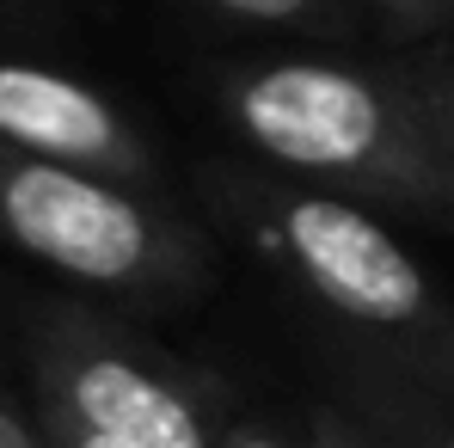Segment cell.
Masks as SVG:
<instances>
[{"instance_id": "cell-2", "label": "cell", "mask_w": 454, "mask_h": 448, "mask_svg": "<svg viewBox=\"0 0 454 448\" xmlns=\"http://www.w3.org/2000/svg\"><path fill=\"white\" fill-rule=\"evenodd\" d=\"M233 123L289 172L363 185L411 203L454 197V166L375 80L325 62H277L233 86Z\"/></svg>"}, {"instance_id": "cell-5", "label": "cell", "mask_w": 454, "mask_h": 448, "mask_svg": "<svg viewBox=\"0 0 454 448\" xmlns=\"http://www.w3.org/2000/svg\"><path fill=\"white\" fill-rule=\"evenodd\" d=\"M0 142L37 160H62L86 172H136V142L123 117L80 80L31 62H0Z\"/></svg>"}, {"instance_id": "cell-1", "label": "cell", "mask_w": 454, "mask_h": 448, "mask_svg": "<svg viewBox=\"0 0 454 448\" xmlns=\"http://www.w3.org/2000/svg\"><path fill=\"white\" fill-rule=\"evenodd\" d=\"M270 252L301 283V295L350 332V357L454 387V313L430 289L424 264L350 197H277Z\"/></svg>"}, {"instance_id": "cell-3", "label": "cell", "mask_w": 454, "mask_h": 448, "mask_svg": "<svg viewBox=\"0 0 454 448\" xmlns=\"http://www.w3.org/2000/svg\"><path fill=\"white\" fill-rule=\"evenodd\" d=\"M0 227L31 258L98 289H197L203 277L197 246L123 185L19 148L0 153Z\"/></svg>"}, {"instance_id": "cell-12", "label": "cell", "mask_w": 454, "mask_h": 448, "mask_svg": "<svg viewBox=\"0 0 454 448\" xmlns=\"http://www.w3.org/2000/svg\"><path fill=\"white\" fill-rule=\"evenodd\" d=\"M442 153H449V148H442ZM449 166H454V153H449Z\"/></svg>"}, {"instance_id": "cell-9", "label": "cell", "mask_w": 454, "mask_h": 448, "mask_svg": "<svg viewBox=\"0 0 454 448\" xmlns=\"http://www.w3.org/2000/svg\"><path fill=\"white\" fill-rule=\"evenodd\" d=\"M209 6H222V12H233V19H295V12H307L313 0H209Z\"/></svg>"}, {"instance_id": "cell-11", "label": "cell", "mask_w": 454, "mask_h": 448, "mask_svg": "<svg viewBox=\"0 0 454 448\" xmlns=\"http://www.w3.org/2000/svg\"><path fill=\"white\" fill-rule=\"evenodd\" d=\"M62 448H123V443H111V436L86 430V424H74V418L62 412Z\"/></svg>"}, {"instance_id": "cell-6", "label": "cell", "mask_w": 454, "mask_h": 448, "mask_svg": "<svg viewBox=\"0 0 454 448\" xmlns=\"http://www.w3.org/2000/svg\"><path fill=\"white\" fill-rule=\"evenodd\" d=\"M344 412L380 448H454V387L344 357Z\"/></svg>"}, {"instance_id": "cell-4", "label": "cell", "mask_w": 454, "mask_h": 448, "mask_svg": "<svg viewBox=\"0 0 454 448\" xmlns=\"http://www.w3.org/2000/svg\"><path fill=\"white\" fill-rule=\"evenodd\" d=\"M215 393L136 338L86 332L62 357V412L123 448H222Z\"/></svg>"}, {"instance_id": "cell-7", "label": "cell", "mask_w": 454, "mask_h": 448, "mask_svg": "<svg viewBox=\"0 0 454 448\" xmlns=\"http://www.w3.org/2000/svg\"><path fill=\"white\" fill-rule=\"evenodd\" d=\"M301 448H380L344 405H313L301 424Z\"/></svg>"}, {"instance_id": "cell-10", "label": "cell", "mask_w": 454, "mask_h": 448, "mask_svg": "<svg viewBox=\"0 0 454 448\" xmlns=\"http://www.w3.org/2000/svg\"><path fill=\"white\" fill-rule=\"evenodd\" d=\"M0 448H43V443L31 436V424H25L19 412H6V405H0Z\"/></svg>"}, {"instance_id": "cell-8", "label": "cell", "mask_w": 454, "mask_h": 448, "mask_svg": "<svg viewBox=\"0 0 454 448\" xmlns=\"http://www.w3.org/2000/svg\"><path fill=\"white\" fill-rule=\"evenodd\" d=\"M215 436H222V448H289L283 436H270L258 418H239L233 405H215Z\"/></svg>"}]
</instances>
